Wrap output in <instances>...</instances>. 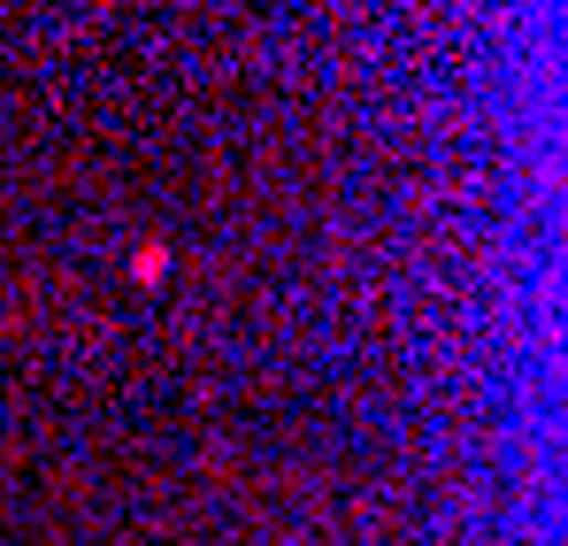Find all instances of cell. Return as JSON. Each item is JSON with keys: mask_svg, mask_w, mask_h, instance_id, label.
I'll use <instances>...</instances> for the list:
<instances>
[{"mask_svg": "<svg viewBox=\"0 0 568 546\" xmlns=\"http://www.w3.org/2000/svg\"><path fill=\"white\" fill-rule=\"evenodd\" d=\"M161 270H169V254H161V246H139V285H154Z\"/></svg>", "mask_w": 568, "mask_h": 546, "instance_id": "6da1fadb", "label": "cell"}]
</instances>
